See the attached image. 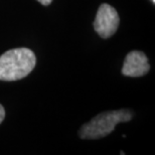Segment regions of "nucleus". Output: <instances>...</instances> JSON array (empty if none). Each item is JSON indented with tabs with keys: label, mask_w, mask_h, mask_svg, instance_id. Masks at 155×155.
<instances>
[{
	"label": "nucleus",
	"mask_w": 155,
	"mask_h": 155,
	"mask_svg": "<svg viewBox=\"0 0 155 155\" xmlns=\"http://www.w3.org/2000/svg\"><path fill=\"white\" fill-rule=\"evenodd\" d=\"M36 64L35 54L26 48H13L0 57V81L12 82L28 76Z\"/></svg>",
	"instance_id": "f257e3e1"
},
{
	"label": "nucleus",
	"mask_w": 155,
	"mask_h": 155,
	"mask_svg": "<svg viewBox=\"0 0 155 155\" xmlns=\"http://www.w3.org/2000/svg\"><path fill=\"white\" fill-rule=\"evenodd\" d=\"M130 110H115L100 113L90 122L84 124L79 131L82 139H100L111 134L117 124L128 122L132 119Z\"/></svg>",
	"instance_id": "f03ea898"
},
{
	"label": "nucleus",
	"mask_w": 155,
	"mask_h": 155,
	"mask_svg": "<svg viewBox=\"0 0 155 155\" xmlns=\"http://www.w3.org/2000/svg\"><path fill=\"white\" fill-rule=\"evenodd\" d=\"M120 24L119 14L113 6L107 3L100 5L94 21L95 31L102 38H109L117 31Z\"/></svg>",
	"instance_id": "7ed1b4c3"
},
{
	"label": "nucleus",
	"mask_w": 155,
	"mask_h": 155,
	"mask_svg": "<svg viewBox=\"0 0 155 155\" xmlns=\"http://www.w3.org/2000/svg\"><path fill=\"white\" fill-rule=\"evenodd\" d=\"M150 64L144 52L133 51L126 55L124 60L122 74L126 77H143L149 72Z\"/></svg>",
	"instance_id": "20e7f679"
},
{
	"label": "nucleus",
	"mask_w": 155,
	"mask_h": 155,
	"mask_svg": "<svg viewBox=\"0 0 155 155\" xmlns=\"http://www.w3.org/2000/svg\"><path fill=\"white\" fill-rule=\"evenodd\" d=\"M4 118H5V110L2 105L0 104V124H1L2 121L4 120Z\"/></svg>",
	"instance_id": "39448f33"
},
{
	"label": "nucleus",
	"mask_w": 155,
	"mask_h": 155,
	"mask_svg": "<svg viewBox=\"0 0 155 155\" xmlns=\"http://www.w3.org/2000/svg\"><path fill=\"white\" fill-rule=\"evenodd\" d=\"M36 1H38L40 4H42V5H45V6H48V5H49L52 2V0H36Z\"/></svg>",
	"instance_id": "423d86ee"
},
{
	"label": "nucleus",
	"mask_w": 155,
	"mask_h": 155,
	"mask_svg": "<svg viewBox=\"0 0 155 155\" xmlns=\"http://www.w3.org/2000/svg\"><path fill=\"white\" fill-rule=\"evenodd\" d=\"M151 1H152V2L154 3V2H155V0H151Z\"/></svg>",
	"instance_id": "0eeeda50"
}]
</instances>
